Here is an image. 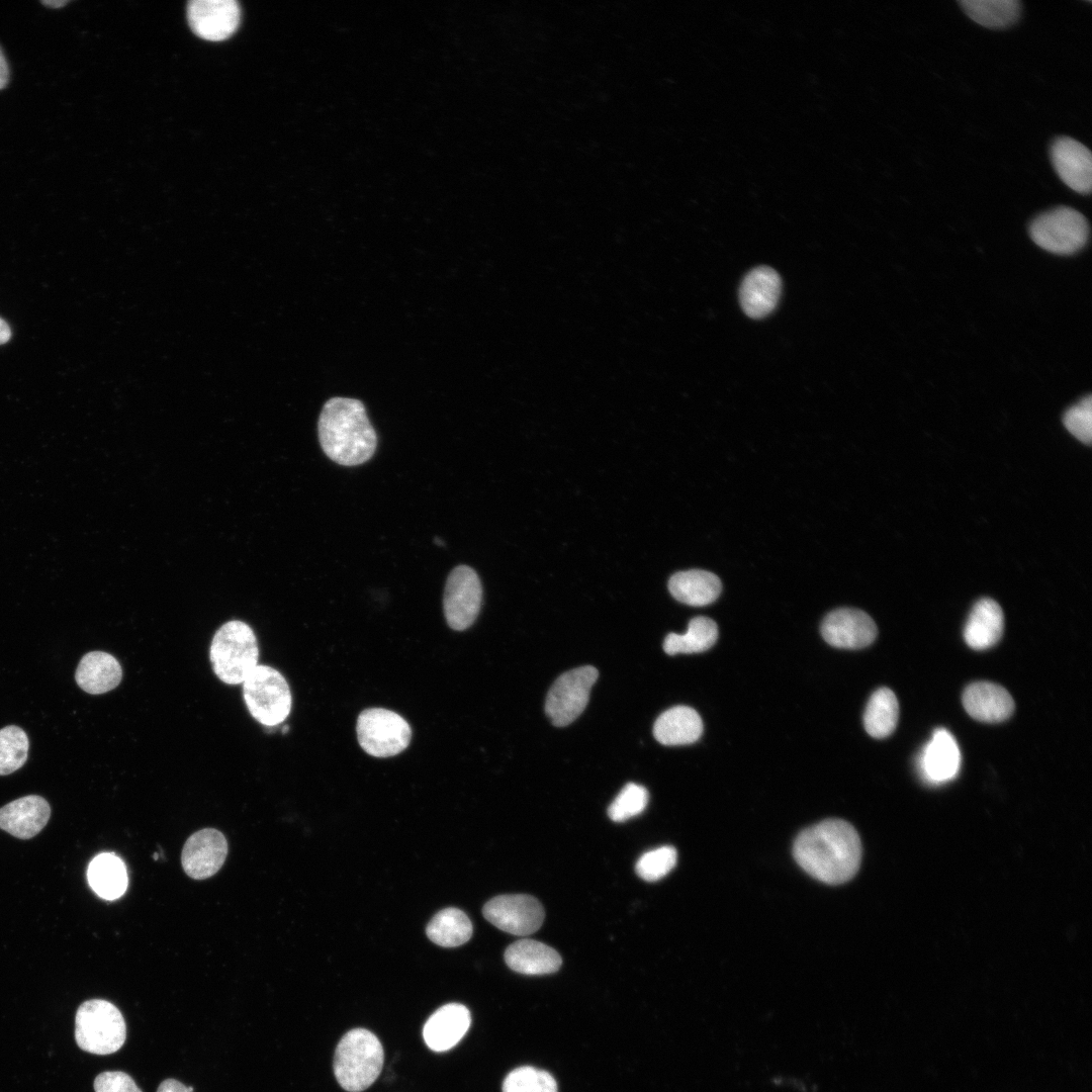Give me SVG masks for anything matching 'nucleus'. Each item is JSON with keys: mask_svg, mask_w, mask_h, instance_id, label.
Segmentation results:
<instances>
[{"mask_svg": "<svg viewBox=\"0 0 1092 1092\" xmlns=\"http://www.w3.org/2000/svg\"><path fill=\"white\" fill-rule=\"evenodd\" d=\"M668 589L678 602L702 607L713 603L721 593V581L712 572L691 569L674 573L668 581Z\"/></svg>", "mask_w": 1092, "mask_h": 1092, "instance_id": "obj_25", "label": "nucleus"}, {"mask_svg": "<svg viewBox=\"0 0 1092 1092\" xmlns=\"http://www.w3.org/2000/svg\"><path fill=\"white\" fill-rule=\"evenodd\" d=\"M29 742L18 726L0 729V776L10 775L26 761Z\"/></svg>", "mask_w": 1092, "mask_h": 1092, "instance_id": "obj_31", "label": "nucleus"}, {"mask_svg": "<svg viewBox=\"0 0 1092 1092\" xmlns=\"http://www.w3.org/2000/svg\"><path fill=\"white\" fill-rule=\"evenodd\" d=\"M960 766L961 752L954 737L946 729H936L919 758L923 779L931 784H942L952 780Z\"/></svg>", "mask_w": 1092, "mask_h": 1092, "instance_id": "obj_16", "label": "nucleus"}, {"mask_svg": "<svg viewBox=\"0 0 1092 1092\" xmlns=\"http://www.w3.org/2000/svg\"><path fill=\"white\" fill-rule=\"evenodd\" d=\"M503 1092H557V1083L546 1071L520 1067L506 1077Z\"/></svg>", "mask_w": 1092, "mask_h": 1092, "instance_id": "obj_32", "label": "nucleus"}, {"mask_svg": "<svg viewBox=\"0 0 1092 1092\" xmlns=\"http://www.w3.org/2000/svg\"><path fill=\"white\" fill-rule=\"evenodd\" d=\"M1052 164L1061 180L1074 191L1089 194L1092 186V156L1080 142L1061 136L1051 148Z\"/></svg>", "mask_w": 1092, "mask_h": 1092, "instance_id": "obj_15", "label": "nucleus"}, {"mask_svg": "<svg viewBox=\"0 0 1092 1092\" xmlns=\"http://www.w3.org/2000/svg\"><path fill=\"white\" fill-rule=\"evenodd\" d=\"M899 718V703L888 688L878 689L870 698L864 713L866 731L874 738L890 736L896 729Z\"/></svg>", "mask_w": 1092, "mask_h": 1092, "instance_id": "obj_27", "label": "nucleus"}, {"mask_svg": "<svg viewBox=\"0 0 1092 1092\" xmlns=\"http://www.w3.org/2000/svg\"><path fill=\"white\" fill-rule=\"evenodd\" d=\"M228 854L224 835L214 828H204L188 837L184 843L181 862L186 875L194 880L213 876Z\"/></svg>", "mask_w": 1092, "mask_h": 1092, "instance_id": "obj_13", "label": "nucleus"}, {"mask_svg": "<svg viewBox=\"0 0 1092 1092\" xmlns=\"http://www.w3.org/2000/svg\"><path fill=\"white\" fill-rule=\"evenodd\" d=\"M434 541H435V544H437V545H444L443 541L441 539H439L438 537L435 538Z\"/></svg>", "mask_w": 1092, "mask_h": 1092, "instance_id": "obj_41", "label": "nucleus"}, {"mask_svg": "<svg viewBox=\"0 0 1092 1092\" xmlns=\"http://www.w3.org/2000/svg\"><path fill=\"white\" fill-rule=\"evenodd\" d=\"M243 697L252 717L273 727L282 723L291 710V692L275 668L258 664L243 681Z\"/></svg>", "mask_w": 1092, "mask_h": 1092, "instance_id": "obj_6", "label": "nucleus"}, {"mask_svg": "<svg viewBox=\"0 0 1092 1092\" xmlns=\"http://www.w3.org/2000/svg\"><path fill=\"white\" fill-rule=\"evenodd\" d=\"M67 3H69L68 0H66V1H64V0L41 1V4H43L46 6H50L51 8H61V7L65 6Z\"/></svg>", "mask_w": 1092, "mask_h": 1092, "instance_id": "obj_40", "label": "nucleus"}, {"mask_svg": "<svg viewBox=\"0 0 1092 1092\" xmlns=\"http://www.w3.org/2000/svg\"><path fill=\"white\" fill-rule=\"evenodd\" d=\"M317 433L324 453L343 466L365 463L377 447V435L364 404L355 398L329 399L321 412Z\"/></svg>", "mask_w": 1092, "mask_h": 1092, "instance_id": "obj_2", "label": "nucleus"}, {"mask_svg": "<svg viewBox=\"0 0 1092 1092\" xmlns=\"http://www.w3.org/2000/svg\"><path fill=\"white\" fill-rule=\"evenodd\" d=\"M121 677L122 669L117 659L103 651L86 653L75 673L77 685L91 695H100L115 689Z\"/></svg>", "mask_w": 1092, "mask_h": 1092, "instance_id": "obj_22", "label": "nucleus"}, {"mask_svg": "<svg viewBox=\"0 0 1092 1092\" xmlns=\"http://www.w3.org/2000/svg\"><path fill=\"white\" fill-rule=\"evenodd\" d=\"M1032 241L1045 251L1071 255L1087 243L1089 224L1086 217L1069 206H1058L1037 215L1029 225Z\"/></svg>", "mask_w": 1092, "mask_h": 1092, "instance_id": "obj_7", "label": "nucleus"}, {"mask_svg": "<svg viewBox=\"0 0 1092 1092\" xmlns=\"http://www.w3.org/2000/svg\"><path fill=\"white\" fill-rule=\"evenodd\" d=\"M482 602V585L475 570L458 565L447 577L443 609L449 627L456 631L469 628L476 620Z\"/></svg>", "mask_w": 1092, "mask_h": 1092, "instance_id": "obj_10", "label": "nucleus"}, {"mask_svg": "<svg viewBox=\"0 0 1092 1092\" xmlns=\"http://www.w3.org/2000/svg\"><path fill=\"white\" fill-rule=\"evenodd\" d=\"M384 1061L380 1040L371 1031L355 1028L339 1041L334 1057L338 1083L349 1092H361L379 1076Z\"/></svg>", "mask_w": 1092, "mask_h": 1092, "instance_id": "obj_3", "label": "nucleus"}, {"mask_svg": "<svg viewBox=\"0 0 1092 1092\" xmlns=\"http://www.w3.org/2000/svg\"><path fill=\"white\" fill-rule=\"evenodd\" d=\"M95 1092H143L133 1079L121 1071H106L94 1080Z\"/></svg>", "mask_w": 1092, "mask_h": 1092, "instance_id": "obj_36", "label": "nucleus"}, {"mask_svg": "<svg viewBox=\"0 0 1092 1092\" xmlns=\"http://www.w3.org/2000/svg\"><path fill=\"white\" fill-rule=\"evenodd\" d=\"M426 933L431 941L440 946L455 947L470 939L472 924L463 911L449 907L441 910L431 919Z\"/></svg>", "mask_w": 1092, "mask_h": 1092, "instance_id": "obj_28", "label": "nucleus"}, {"mask_svg": "<svg viewBox=\"0 0 1092 1092\" xmlns=\"http://www.w3.org/2000/svg\"><path fill=\"white\" fill-rule=\"evenodd\" d=\"M677 852L665 845L643 853L636 862V874L644 881L655 882L665 877L676 864Z\"/></svg>", "mask_w": 1092, "mask_h": 1092, "instance_id": "obj_34", "label": "nucleus"}, {"mask_svg": "<svg viewBox=\"0 0 1092 1092\" xmlns=\"http://www.w3.org/2000/svg\"><path fill=\"white\" fill-rule=\"evenodd\" d=\"M187 15L195 34L216 41L235 32L241 10L234 0H193L188 4Z\"/></svg>", "mask_w": 1092, "mask_h": 1092, "instance_id": "obj_14", "label": "nucleus"}, {"mask_svg": "<svg viewBox=\"0 0 1092 1092\" xmlns=\"http://www.w3.org/2000/svg\"><path fill=\"white\" fill-rule=\"evenodd\" d=\"M718 638L716 623L707 617L692 619L685 634L669 633L663 642V649L669 655L677 653H699L711 648Z\"/></svg>", "mask_w": 1092, "mask_h": 1092, "instance_id": "obj_29", "label": "nucleus"}, {"mask_svg": "<svg viewBox=\"0 0 1092 1092\" xmlns=\"http://www.w3.org/2000/svg\"><path fill=\"white\" fill-rule=\"evenodd\" d=\"M157 1092H191L181 1082L175 1079H166L158 1087Z\"/></svg>", "mask_w": 1092, "mask_h": 1092, "instance_id": "obj_37", "label": "nucleus"}, {"mask_svg": "<svg viewBox=\"0 0 1092 1092\" xmlns=\"http://www.w3.org/2000/svg\"><path fill=\"white\" fill-rule=\"evenodd\" d=\"M505 961L513 971L524 975L555 973L562 963L554 948L533 939H520L509 945Z\"/></svg>", "mask_w": 1092, "mask_h": 1092, "instance_id": "obj_23", "label": "nucleus"}, {"mask_svg": "<svg viewBox=\"0 0 1092 1092\" xmlns=\"http://www.w3.org/2000/svg\"><path fill=\"white\" fill-rule=\"evenodd\" d=\"M470 1023V1012L464 1005L446 1004L436 1010L424 1025L425 1042L432 1051H448L461 1040Z\"/></svg>", "mask_w": 1092, "mask_h": 1092, "instance_id": "obj_20", "label": "nucleus"}, {"mask_svg": "<svg viewBox=\"0 0 1092 1092\" xmlns=\"http://www.w3.org/2000/svg\"><path fill=\"white\" fill-rule=\"evenodd\" d=\"M1063 423L1066 429L1079 441L1089 445L1092 439V401L1091 395L1083 397L1065 413Z\"/></svg>", "mask_w": 1092, "mask_h": 1092, "instance_id": "obj_35", "label": "nucleus"}, {"mask_svg": "<svg viewBox=\"0 0 1092 1092\" xmlns=\"http://www.w3.org/2000/svg\"><path fill=\"white\" fill-rule=\"evenodd\" d=\"M51 808L46 799L28 795L0 808V828L14 837L29 839L47 825Z\"/></svg>", "mask_w": 1092, "mask_h": 1092, "instance_id": "obj_18", "label": "nucleus"}, {"mask_svg": "<svg viewBox=\"0 0 1092 1092\" xmlns=\"http://www.w3.org/2000/svg\"><path fill=\"white\" fill-rule=\"evenodd\" d=\"M959 4L975 22L988 28H1004L1018 19V0H961Z\"/></svg>", "mask_w": 1092, "mask_h": 1092, "instance_id": "obj_30", "label": "nucleus"}, {"mask_svg": "<svg viewBox=\"0 0 1092 1092\" xmlns=\"http://www.w3.org/2000/svg\"><path fill=\"white\" fill-rule=\"evenodd\" d=\"M8 78H9L8 64H7L5 56H4V54H3V52H2V50L0 48V90L3 89L7 85Z\"/></svg>", "mask_w": 1092, "mask_h": 1092, "instance_id": "obj_38", "label": "nucleus"}, {"mask_svg": "<svg viewBox=\"0 0 1092 1092\" xmlns=\"http://www.w3.org/2000/svg\"><path fill=\"white\" fill-rule=\"evenodd\" d=\"M11 337V330L8 324L0 317V345L5 344Z\"/></svg>", "mask_w": 1092, "mask_h": 1092, "instance_id": "obj_39", "label": "nucleus"}, {"mask_svg": "<svg viewBox=\"0 0 1092 1092\" xmlns=\"http://www.w3.org/2000/svg\"><path fill=\"white\" fill-rule=\"evenodd\" d=\"M209 659L221 681L243 684L259 659L258 642L252 628L237 620L224 623L212 637Z\"/></svg>", "mask_w": 1092, "mask_h": 1092, "instance_id": "obj_4", "label": "nucleus"}, {"mask_svg": "<svg viewBox=\"0 0 1092 1092\" xmlns=\"http://www.w3.org/2000/svg\"><path fill=\"white\" fill-rule=\"evenodd\" d=\"M878 634L874 620L864 612L841 608L829 613L821 624V635L831 646L859 649L872 644Z\"/></svg>", "mask_w": 1092, "mask_h": 1092, "instance_id": "obj_12", "label": "nucleus"}, {"mask_svg": "<svg viewBox=\"0 0 1092 1092\" xmlns=\"http://www.w3.org/2000/svg\"><path fill=\"white\" fill-rule=\"evenodd\" d=\"M188 1089H189V1091H191V1092L193 1091V1087H191V1086H189V1087H188Z\"/></svg>", "mask_w": 1092, "mask_h": 1092, "instance_id": "obj_42", "label": "nucleus"}, {"mask_svg": "<svg viewBox=\"0 0 1092 1092\" xmlns=\"http://www.w3.org/2000/svg\"><path fill=\"white\" fill-rule=\"evenodd\" d=\"M793 854L807 874L823 883L838 885L856 874L861 843L851 824L840 819H827L797 836Z\"/></svg>", "mask_w": 1092, "mask_h": 1092, "instance_id": "obj_1", "label": "nucleus"}, {"mask_svg": "<svg viewBox=\"0 0 1092 1092\" xmlns=\"http://www.w3.org/2000/svg\"><path fill=\"white\" fill-rule=\"evenodd\" d=\"M782 290V280L770 267L760 266L752 269L744 277L739 297L742 309L752 318L769 314L778 304Z\"/></svg>", "mask_w": 1092, "mask_h": 1092, "instance_id": "obj_19", "label": "nucleus"}, {"mask_svg": "<svg viewBox=\"0 0 1092 1092\" xmlns=\"http://www.w3.org/2000/svg\"><path fill=\"white\" fill-rule=\"evenodd\" d=\"M648 791L641 785L627 784L608 808V815L615 822H624L642 813L648 804Z\"/></svg>", "mask_w": 1092, "mask_h": 1092, "instance_id": "obj_33", "label": "nucleus"}, {"mask_svg": "<svg viewBox=\"0 0 1092 1092\" xmlns=\"http://www.w3.org/2000/svg\"><path fill=\"white\" fill-rule=\"evenodd\" d=\"M362 749L375 757H390L403 751L412 739L410 724L397 713L382 709L363 710L356 724Z\"/></svg>", "mask_w": 1092, "mask_h": 1092, "instance_id": "obj_8", "label": "nucleus"}, {"mask_svg": "<svg viewBox=\"0 0 1092 1092\" xmlns=\"http://www.w3.org/2000/svg\"><path fill=\"white\" fill-rule=\"evenodd\" d=\"M87 876L90 887L103 899H116L127 887L125 866L118 856L110 852L95 856L88 867Z\"/></svg>", "mask_w": 1092, "mask_h": 1092, "instance_id": "obj_26", "label": "nucleus"}, {"mask_svg": "<svg viewBox=\"0 0 1092 1092\" xmlns=\"http://www.w3.org/2000/svg\"><path fill=\"white\" fill-rule=\"evenodd\" d=\"M482 913L498 929L520 936L537 931L545 916L541 903L524 894L496 896L484 905Z\"/></svg>", "mask_w": 1092, "mask_h": 1092, "instance_id": "obj_11", "label": "nucleus"}, {"mask_svg": "<svg viewBox=\"0 0 1092 1092\" xmlns=\"http://www.w3.org/2000/svg\"><path fill=\"white\" fill-rule=\"evenodd\" d=\"M703 733V722L696 710L675 706L659 715L653 726L655 739L668 746L696 742Z\"/></svg>", "mask_w": 1092, "mask_h": 1092, "instance_id": "obj_24", "label": "nucleus"}, {"mask_svg": "<svg viewBox=\"0 0 1092 1092\" xmlns=\"http://www.w3.org/2000/svg\"><path fill=\"white\" fill-rule=\"evenodd\" d=\"M1004 629V615L997 602L990 598L979 600L973 607L964 628L966 643L975 650L995 645Z\"/></svg>", "mask_w": 1092, "mask_h": 1092, "instance_id": "obj_21", "label": "nucleus"}, {"mask_svg": "<svg viewBox=\"0 0 1092 1092\" xmlns=\"http://www.w3.org/2000/svg\"><path fill=\"white\" fill-rule=\"evenodd\" d=\"M962 701L972 718L986 723L1002 722L1014 711V701L1008 691L990 681L969 685L963 693Z\"/></svg>", "mask_w": 1092, "mask_h": 1092, "instance_id": "obj_17", "label": "nucleus"}, {"mask_svg": "<svg viewBox=\"0 0 1092 1092\" xmlns=\"http://www.w3.org/2000/svg\"><path fill=\"white\" fill-rule=\"evenodd\" d=\"M598 676L597 668L584 665L562 673L554 681L545 702V712L554 726H567L583 712Z\"/></svg>", "mask_w": 1092, "mask_h": 1092, "instance_id": "obj_9", "label": "nucleus"}, {"mask_svg": "<svg viewBox=\"0 0 1092 1092\" xmlns=\"http://www.w3.org/2000/svg\"><path fill=\"white\" fill-rule=\"evenodd\" d=\"M126 1025L119 1009L102 999L83 1002L75 1017V1039L90 1054L109 1055L124 1043Z\"/></svg>", "mask_w": 1092, "mask_h": 1092, "instance_id": "obj_5", "label": "nucleus"}]
</instances>
